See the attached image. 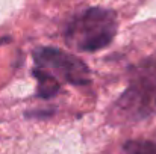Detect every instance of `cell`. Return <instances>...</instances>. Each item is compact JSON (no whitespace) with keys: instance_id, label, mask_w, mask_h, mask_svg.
I'll list each match as a JSON object with an SVG mask.
<instances>
[{"instance_id":"obj_1","label":"cell","mask_w":156,"mask_h":154,"mask_svg":"<svg viewBox=\"0 0 156 154\" xmlns=\"http://www.w3.org/2000/svg\"><path fill=\"white\" fill-rule=\"evenodd\" d=\"M156 115V53L129 70V85L111 109L115 122H133Z\"/></svg>"},{"instance_id":"obj_6","label":"cell","mask_w":156,"mask_h":154,"mask_svg":"<svg viewBox=\"0 0 156 154\" xmlns=\"http://www.w3.org/2000/svg\"><path fill=\"white\" fill-rule=\"evenodd\" d=\"M8 41H11V38H9V36H3V38H0V46H2V44H5V43H8Z\"/></svg>"},{"instance_id":"obj_3","label":"cell","mask_w":156,"mask_h":154,"mask_svg":"<svg viewBox=\"0 0 156 154\" xmlns=\"http://www.w3.org/2000/svg\"><path fill=\"white\" fill-rule=\"evenodd\" d=\"M37 68L49 73L56 80L73 85H87L91 80L90 70L79 57L53 47H40L34 51Z\"/></svg>"},{"instance_id":"obj_2","label":"cell","mask_w":156,"mask_h":154,"mask_svg":"<svg viewBox=\"0 0 156 154\" xmlns=\"http://www.w3.org/2000/svg\"><path fill=\"white\" fill-rule=\"evenodd\" d=\"M117 14L106 8H88L74 15L65 29V43L79 51L108 47L117 35Z\"/></svg>"},{"instance_id":"obj_4","label":"cell","mask_w":156,"mask_h":154,"mask_svg":"<svg viewBox=\"0 0 156 154\" xmlns=\"http://www.w3.org/2000/svg\"><path fill=\"white\" fill-rule=\"evenodd\" d=\"M32 76L38 80V88H37V95L40 98H52L55 97L59 89H61V82L56 80L53 76H50L49 73L40 70V68H34Z\"/></svg>"},{"instance_id":"obj_5","label":"cell","mask_w":156,"mask_h":154,"mask_svg":"<svg viewBox=\"0 0 156 154\" xmlns=\"http://www.w3.org/2000/svg\"><path fill=\"white\" fill-rule=\"evenodd\" d=\"M126 154H156V142L152 141H129L124 144Z\"/></svg>"}]
</instances>
